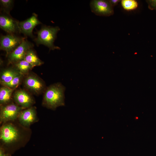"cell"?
Wrapping results in <instances>:
<instances>
[{
	"label": "cell",
	"mask_w": 156,
	"mask_h": 156,
	"mask_svg": "<svg viewBox=\"0 0 156 156\" xmlns=\"http://www.w3.org/2000/svg\"><path fill=\"white\" fill-rule=\"evenodd\" d=\"M6 156H8V155H6Z\"/></svg>",
	"instance_id": "23"
},
{
	"label": "cell",
	"mask_w": 156,
	"mask_h": 156,
	"mask_svg": "<svg viewBox=\"0 0 156 156\" xmlns=\"http://www.w3.org/2000/svg\"><path fill=\"white\" fill-rule=\"evenodd\" d=\"M19 136L17 130L11 124L5 125L1 128L0 139L5 144H10L16 141Z\"/></svg>",
	"instance_id": "9"
},
{
	"label": "cell",
	"mask_w": 156,
	"mask_h": 156,
	"mask_svg": "<svg viewBox=\"0 0 156 156\" xmlns=\"http://www.w3.org/2000/svg\"><path fill=\"white\" fill-rule=\"evenodd\" d=\"M24 39L12 34L2 36L0 38V50L5 51L8 56L21 43Z\"/></svg>",
	"instance_id": "6"
},
{
	"label": "cell",
	"mask_w": 156,
	"mask_h": 156,
	"mask_svg": "<svg viewBox=\"0 0 156 156\" xmlns=\"http://www.w3.org/2000/svg\"><path fill=\"white\" fill-rule=\"evenodd\" d=\"M146 1L148 4L149 9L156 10V0H146Z\"/></svg>",
	"instance_id": "20"
},
{
	"label": "cell",
	"mask_w": 156,
	"mask_h": 156,
	"mask_svg": "<svg viewBox=\"0 0 156 156\" xmlns=\"http://www.w3.org/2000/svg\"><path fill=\"white\" fill-rule=\"evenodd\" d=\"M15 89L2 86L0 88V104L3 105L9 103Z\"/></svg>",
	"instance_id": "14"
},
{
	"label": "cell",
	"mask_w": 156,
	"mask_h": 156,
	"mask_svg": "<svg viewBox=\"0 0 156 156\" xmlns=\"http://www.w3.org/2000/svg\"><path fill=\"white\" fill-rule=\"evenodd\" d=\"M13 67L18 70L24 76L27 75L34 68L30 64L24 60L13 64Z\"/></svg>",
	"instance_id": "16"
},
{
	"label": "cell",
	"mask_w": 156,
	"mask_h": 156,
	"mask_svg": "<svg viewBox=\"0 0 156 156\" xmlns=\"http://www.w3.org/2000/svg\"><path fill=\"white\" fill-rule=\"evenodd\" d=\"M24 77V76L20 74L14 78L10 82L3 84L1 85L10 88L16 89L23 80Z\"/></svg>",
	"instance_id": "17"
},
{
	"label": "cell",
	"mask_w": 156,
	"mask_h": 156,
	"mask_svg": "<svg viewBox=\"0 0 156 156\" xmlns=\"http://www.w3.org/2000/svg\"><path fill=\"white\" fill-rule=\"evenodd\" d=\"M18 22L11 17L9 15L1 14L0 16V28L9 34L19 32Z\"/></svg>",
	"instance_id": "11"
},
{
	"label": "cell",
	"mask_w": 156,
	"mask_h": 156,
	"mask_svg": "<svg viewBox=\"0 0 156 156\" xmlns=\"http://www.w3.org/2000/svg\"><path fill=\"white\" fill-rule=\"evenodd\" d=\"M6 155L5 154L3 149L0 147V156H6Z\"/></svg>",
	"instance_id": "22"
},
{
	"label": "cell",
	"mask_w": 156,
	"mask_h": 156,
	"mask_svg": "<svg viewBox=\"0 0 156 156\" xmlns=\"http://www.w3.org/2000/svg\"><path fill=\"white\" fill-rule=\"evenodd\" d=\"M33 46L32 43L27 40L23 39L21 43L8 55L9 63L13 64L24 60L27 51Z\"/></svg>",
	"instance_id": "7"
},
{
	"label": "cell",
	"mask_w": 156,
	"mask_h": 156,
	"mask_svg": "<svg viewBox=\"0 0 156 156\" xmlns=\"http://www.w3.org/2000/svg\"><path fill=\"white\" fill-rule=\"evenodd\" d=\"M13 95L16 104L23 108L30 107L34 103L33 97L25 90H17L14 92Z\"/></svg>",
	"instance_id": "10"
},
{
	"label": "cell",
	"mask_w": 156,
	"mask_h": 156,
	"mask_svg": "<svg viewBox=\"0 0 156 156\" xmlns=\"http://www.w3.org/2000/svg\"><path fill=\"white\" fill-rule=\"evenodd\" d=\"M23 108L17 104L13 103L1 105L0 113V122H5L16 119Z\"/></svg>",
	"instance_id": "4"
},
{
	"label": "cell",
	"mask_w": 156,
	"mask_h": 156,
	"mask_svg": "<svg viewBox=\"0 0 156 156\" xmlns=\"http://www.w3.org/2000/svg\"><path fill=\"white\" fill-rule=\"evenodd\" d=\"M65 90V87L61 83L50 85L44 92L43 103L53 110L59 106H64Z\"/></svg>",
	"instance_id": "1"
},
{
	"label": "cell",
	"mask_w": 156,
	"mask_h": 156,
	"mask_svg": "<svg viewBox=\"0 0 156 156\" xmlns=\"http://www.w3.org/2000/svg\"><path fill=\"white\" fill-rule=\"evenodd\" d=\"M24 60L30 64L33 67L43 64L44 62L38 57L34 50L31 48L26 53Z\"/></svg>",
	"instance_id": "15"
},
{
	"label": "cell",
	"mask_w": 156,
	"mask_h": 156,
	"mask_svg": "<svg viewBox=\"0 0 156 156\" xmlns=\"http://www.w3.org/2000/svg\"><path fill=\"white\" fill-rule=\"evenodd\" d=\"M18 118L20 123L22 125L29 126L36 120V110L33 107L27 108L20 112Z\"/></svg>",
	"instance_id": "12"
},
{
	"label": "cell",
	"mask_w": 156,
	"mask_h": 156,
	"mask_svg": "<svg viewBox=\"0 0 156 156\" xmlns=\"http://www.w3.org/2000/svg\"><path fill=\"white\" fill-rule=\"evenodd\" d=\"M0 2L2 10L7 14L9 15L10 11L12 7L13 1L12 0H1Z\"/></svg>",
	"instance_id": "19"
},
{
	"label": "cell",
	"mask_w": 156,
	"mask_h": 156,
	"mask_svg": "<svg viewBox=\"0 0 156 156\" xmlns=\"http://www.w3.org/2000/svg\"><path fill=\"white\" fill-rule=\"evenodd\" d=\"M20 74H21L19 71L13 66L3 69L0 73V82L1 85L10 82Z\"/></svg>",
	"instance_id": "13"
},
{
	"label": "cell",
	"mask_w": 156,
	"mask_h": 156,
	"mask_svg": "<svg viewBox=\"0 0 156 156\" xmlns=\"http://www.w3.org/2000/svg\"><path fill=\"white\" fill-rule=\"evenodd\" d=\"M40 24L41 23L39 20L37 15L33 13L29 18L24 21L18 22L19 32L26 36L33 37V29L36 25Z\"/></svg>",
	"instance_id": "8"
},
{
	"label": "cell",
	"mask_w": 156,
	"mask_h": 156,
	"mask_svg": "<svg viewBox=\"0 0 156 156\" xmlns=\"http://www.w3.org/2000/svg\"><path fill=\"white\" fill-rule=\"evenodd\" d=\"M60 30V28L58 26H42L37 31V37L35 41L37 45L43 44L48 47L50 50L60 49L59 47L54 44L57 34Z\"/></svg>",
	"instance_id": "2"
},
{
	"label": "cell",
	"mask_w": 156,
	"mask_h": 156,
	"mask_svg": "<svg viewBox=\"0 0 156 156\" xmlns=\"http://www.w3.org/2000/svg\"><path fill=\"white\" fill-rule=\"evenodd\" d=\"M23 82L26 88L35 94L44 92L46 88L43 80L33 73H29L25 76Z\"/></svg>",
	"instance_id": "3"
},
{
	"label": "cell",
	"mask_w": 156,
	"mask_h": 156,
	"mask_svg": "<svg viewBox=\"0 0 156 156\" xmlns=\"http://www.w3.org/2000/svg\"><path fill=\"white\" fill-rule=\"evenodd\" d=\"M109 1L112 6L113 7L117 5L120 1V0H109Z\"/></svg>",
	"instance_id": "21"
},
{
	"label": "cell",
	"mask_w": 156,
	"mask_h": 156,
	"mask_svg": "<svg viewBox=\"0 0 156 156\" xmlns=\"http://www.w3.org/2000/svg\"><path fill=\"white\" fill-rule=\"evenodd\" d=\"M90 5L92 12L96 15L108 16L114 14L113 7L109 0H92Z\"/></svg>",
	"instance_id": "5"
},
{
	"label": "cell",
	"mask_w": 156,
	"mask_h": 156,
	"mask_svg": "<svg viewBox=\"0 0 156 156\" xmlns=\"http://www.w3.org/2000/svg\"><path fill=\"white\" fill-rule=\"evenodd\" d=\"M121 3L122 8L127 11L135 9L138 6V2L134 0H122Z\"/></svg>",
	"instance_id": "18"
}]
</instances>
